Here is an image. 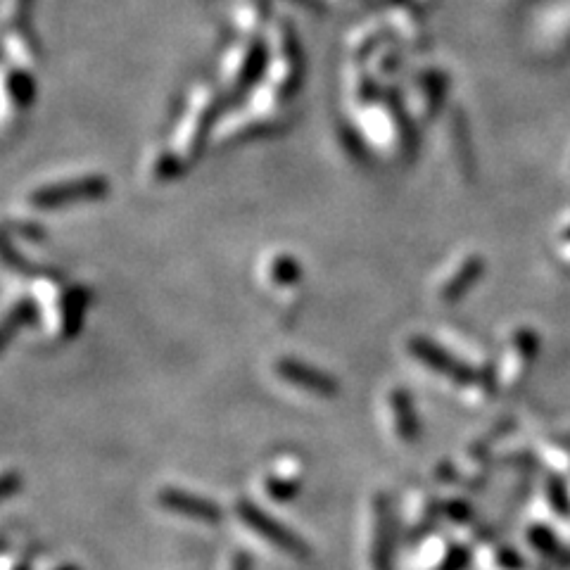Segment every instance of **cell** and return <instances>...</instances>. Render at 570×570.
I'll list each match as a JSON object with an SVG mask.
<instances>
[{
	"label": "cell",
	"instance_id": "obj_8",
	"mask_svg": "<svg viewBox=\"0 0 570 570\" xmlns=\"http://www.w3.org/2000/svg\"><path fill=\"white\" fill-rule=\"evenodd\" d=\"M236 570H250V559H245V556H238Z\"/></svg>",
	"mask_w": 570,
	"mask_h": 570
},
{
	"label": "cell",
	"instance_id": "obj_6",
	"mask_svg": "<svg viewBox=\"0 0 570 570\" xmlns=\"http://www.w3.org/2000/svg\"><path fill=\"white\" fill-rule=\"evenodd\" d=\"M34 316V307L29 302H19L12 312L5 314V319L0 321V347L10 340V335L17 331L22 323H27Z\"/></svg>",
	"mask_w": 570,
	"mask_h": 570
},
{
	"label": "cell",
	"instance_id": "obj_9",
	"mask_svg": "<svg viewBox=\"0 0 570 570\" xmlns=\"http://www.w3.org/2000/svg\"><path fill=\"white\" fill-rule=\"evenodd\" d=\"M60 570H79V568H74V566H65V568H60Z\"/></svg>",
	"mask_w": 570,
	"mask_h": 570
},
{
	"label": "cell",
	"instance_id": "obj_1",
	"mask_svg": "<svg viewBox=\"0 0 570 570\" xmlns=\"http://www.w3.org/2000/svg\"><path fill=\"white\" fill-rule=\"evenodd\" d=\"M105 193H107L105 179L88 176V179L67 181V183H60V186L41 190V193H36L34 198H31V205L50 209V207H60V205H67V202H76V200L100 198V195H105Z\"/></svg>",
	"mask_w": 570,
	"mask_h": 570
},
{
	"label": "cell",
	"instance_id": "obj_3",
	"mask_svg": "<svg viewBox=\"0 0 570 570\" xmlns=\"http://www.w3.org/2000/svg\"><path fill=\"white\" fill-rule=\"evenodd\" d=\"M238 513H240V518H243L247 525H252V528H255L262 537H269L271 542L278 544V547L285 549V551H293V554H300L302 544L297 542L293 535H288V530H283L281 525L271 521V518H266L262 511H257L252 504L240 502L238 504Z\"/></svg>",
	"mask_w": 570,
	"mask_h": 570
},
{
	"label": "cell",
	"instance_id": "obj_7",
	"mask_svg": "<svg viewBox=\"0 0 570 570\" xmlns=\"http://www.w3.org/2000/svg\"><path fill=\"white\" fill-rule=\"evenodd\" d=\"M22 487V478L17 473H3L0 475V502L15 494Z\"/></svg>",
	"mask_w": 570,
	"mask_h": 570
},
{
	"label": "cell",
	"instance_id": "obj_2",
	"mask_svg": "<svg viewBox=\"0 0 570 570\" xmlns=\"http://www.w3.org/2000/svg\"><path fill=\"white\" fill-rule=\"evenodd\" d=\"M160 504L164 509L181 513V516L193 518V521L202 523H219L221 511L217 504L207 502V499L195 497V494L181 492V490H162L160 492Z\"/></svg>",
	"mask_w": 570,
	"mask_h": 570
},
{
	"label": "cell",
	"instance_id": "obj_4",
	"mask_svg": "<svg viewBox=\"0 0 570 570\" xmlns=\"http://www.w3.org/2000/svg\"><path fill=\"white\" fill-rule=\"evenodd\" d=\"M411 350H414L416 357H421L423 361H426L430 369L445 373V376H449V378H456L459 383H468V380L473 378L471 371H468L466 366L456 364V361L449 357V354L437 350V347H433L426 340H414L411 342Z\"/></svg>",
	"mask_w": 570,
	"mask_h": 570
},
{
	"label": "cell",
	"instance_id": "obj_5",
	"mask_svg": "<svg viewBox=\"0 0 570 570\" xmlns=\"http://www.w3.org/2000/svg\"><path fill=\"white\" fill-rule=\"evenodd\" d=\"M278 373H281L283 378H288L290 383L300 385V388H307L312 392H323V395H331V392L338 390V385L333 383V378L323 376V373L309 369V366L295 364V361H290V359H283L281 364H278Z\"/></svg>",
	"mask_w": 570,
	"mask_h": 570
}]
</instances>
